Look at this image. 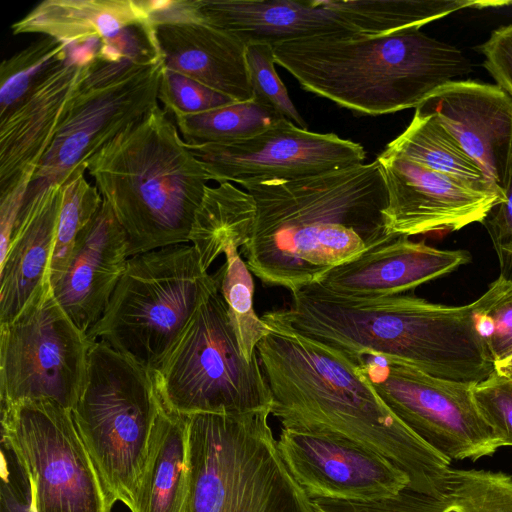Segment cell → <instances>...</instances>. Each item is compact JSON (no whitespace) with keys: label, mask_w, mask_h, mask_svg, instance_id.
Listing matches in <instances>:
<instances>
[{"label":"cell","mask_w":512,"mask_h":512,"mask_svg":"<svg viewBox=\"0 0 512 512\" xmlns=\"http://www.w3.org/2000/svg\"><path fill=\"white\" fill-rule=\"evenodd\" d=\"M240 185L256 204L240 253L263 284L291 294L396 236L386 230L387 190L376 159L298 179L252 178Z\"/></svg>","instance_id":"cell-1"},{"label":"cell","mask_w":512,"mask_h":512,"mask_svg":"<svg viewBox=\"0 0 512 512\" xmlns=\"http://www.w3.org/2000/svg\"><path fill=\"white\" fill-rule=\"evenodd\" d=\"M269 329L256 351L281 427L353 441L400 467L407 488L430 493L451 460L386 406L354 361L297 333Z\"/></svg>","instance_id":"cell-2"},{"label":"cell","mask_w":512,"mask_h":512,"mask_svg":"<svg viewBox=\"0 0 512 512\" xmlns=\"http://www.w3.org/2000/svg\"><path fill=\"white\" fill-rule=\"evenodd\" d=\"M474 303L451 306L411 294L347 297L311 283L292 293L288 308L261 319L336 349L352 360L378 354L428 375L478 383L494 362L473 323Z\"/></svg>","instance_id":"cell-3"},{"label":"cell","mask_w":512,"mask_h":512,"mask_svg":"<svg viewBox=\"0 0 512 512\" xmlns=\"http://www.w3.org/2000/svg\"><path fill=\"white\" fill-rule=\"evenodd\" d=\"M272 46L276 64L305 91L357 115L416 109L473 70L463 51L420 30L380 37L326 35Z\"/></svg>","instance_id":"cell-4"},{"label":"cell","mask_w":512,"mask_h":512,"mask_svg":"<svg viewBox=\"0 0 512 512\" xmlns=\"http://www.w3.org/2000/svg\"><path fill=\"white\" fill-rule=\"evenodd\" d=\"M84 166L125 231L129 257L189 243L209 178L159 105Z\"/></svg>","instance_id":"cell-5"},{"label":"cell","mask_w":512,"mask_h":512,"mask_svg":"<svg viewBox=\"0 0 512 512\" xmlns=\"http://www.w3.org/2000/svg\"><path fill=\"white\" fill-rule=\"evenodd\" d=\"M271 409L186 416L190 494L186 512H314L268 423Z\"/></svg>","instance_id":"cell-6"},{"label":"cell","mask_w":512,"mask_h":512,"mask_svg":"<svg viewBox=\"0 0 512 512\" xmlns=\"http://www.w3.org/2000/svg\"><path fill=\"white\" fill-rule=\"evenodd\" d=\"M190 243L129 257L100 320L87 332L150 373L204 298L218 288Z\"/></svg>","instance_id":"cell-7"},{"label":"cell","mask_w":512,"mask_h":512,"mask_svg":"<svg viewBox=\"0 0 512 512\" xmlns=\"http://www.w3.org/2000/svg\"><path fill=\"white\" fill-rule=\"evenodd\" d=\"M161 401L151 373L93 342L72 416L114 503L132 509Z\"/></svg>","instance_id":"cell-8"},{"label":"cell","mask_w":512,"mask_h":512,"mask_svg":"<svg viewBox=\"0 0 512 512\" xmlns=\"http://www.w3.org/2000/svg\"><path fill=\"white\" fill-rule=\"evenodd\" d=\"M151 375L162 405L178 415L272 407L259 359L244 358L219 286L200 303Z\"/></svg>","instance_id":"cell-9"},{"label":"cell","mask_w":512,"mask_h":512,"mask_svg":"<svg viewBox=\"0 0 512 512\" xmlns=\"http://www.w3.org/2000/svg\"><path fill=\"white\" fill-rule=\"evenodd\" d=\"M203 18L250 42H278L326 35L380 37L421 27L479 0H198Z\"/></svg>","instance_id":"cell-10"},{"label":"cell","mask_w":512,"mask_h":512,"mask_svg":"<svg viewBox=\"0 0 512 512\" xmlns=\"http://www.w3.org/2000/svg\"><path fill=\"white\" fill-rule=\"evenodd\" d=\"M1 443L25 478L36 512H111L115 503L70 409L51 400L3 406Z\"/></svg>","instance_id":"cell-11"},{"label":"cell","mask_w":512,"mask_h":512,"mask_svg":"<svg viewBox=\"0 0 512 512\" xmlns=\"http://www.w3.org/2000/svg\"><path fill=\"white\" fill-rule=\"evenodd\" d=\"M92 344L47 287L13 321L0 325L1 407L51 400L72 410Z\"/></svg>","instance_id":"cell-12"},{"label":"cell","mask_w":512,"mask_h":512,"mask_svg":"<svg viewBox=\"0 0 512 512\" xmlns=\"http://www.w3.org/2000/svg\"><path fill=\"white\" fill-rule=\"evenodd\" d=\"M163 57L150 63L95 60L31 186L60 184L158 105Z\"/></svg>","instance_id":"cell-13"},{"label":"cell","mask_w":512,"mask_h":512,"mask_svg":"<svg viewBox=\"0 0 512 512\" xmlns=\"http://www.w3.org/2000/svg\"><path fill=\"white\" fill-rule=\"evenodd\" d=\"M353 361L386 406L451 461H476L500 448L475 403V383L437 378L378 354Z\"/></svg>","instance_id":"cell-14"},{"label":"cell","mask_w":512,"mask_h":512,"mask_svg":"<svg viewBox=\"0 0 512 512\" xmlns=\"http://www.w3.org/2000/svg\"><path fill=\"white\" fill-rule=\"evenodd\" d=\"M218 184L252 178L298 179L363 163L364 147L335 133H317L287 119L252 137L187 144Z\"/></svg>","instance_id":"cell-15"},{"label":"cell","mask_w":512,"mask_h":512,"mask_svg":"<svg viewBox=\"0 0 512 512\" xmlns=\"http://www.w3.org/2000/svg\"><path fill=\"white\" fill-rule=\"evenodd\" d=\"M276 444L310 499L373 501L393 497L409 486L400 467L344 438L281 428Z\"/></svg>","instance_id":"cell-16"},{"label":"cell","mask_w":512,"mask_h":512,"mask_svg":"<svg viewBox=\"0 0 512 512\" xmlns=\"http://www.w3.org/2000/svg\"><path fill=\"white\" fill-rule=\"evenodd\" d=\"M376 160L387 190L383 215L390 235L458 231L483 223L505 200L502 194L482 191L406 159L379 154Z\"/></svg>","instance_id":"cell-17"},{"label":"cell","mask_w":512,"mask_h":512,"mask_svg":"<svg viewBox=\"0 0 512 512\" xmlns=\"http://www.w3.org/2000/svg\"><path fill=\"white\" fill-rule=\"evenodd\" d=\"M98 47V41L70 47L66 62L0 117V195L22 180L33 181L72 100L97 59Z\"/></svg>","instance_id":"cell-18"},{"label":"cell","mask_w":512,"mask_h":512,"mask_svg":"<svg viewBox=\"0 0 512 512\" xmlns=\"http://www.w3.org/2000/svg\"><path fill=\"white\" fill-rule=\"evenodd\" d=\"M504 195L512 179V98L498 85L456 80L421 106Z\"/></svg>","instance_id":"cell-19"},{"label":"cell","mask_w":512,"mask_h":512,"mask_svg":"<svg viewBox=\"0 0 512 512\" xmlns=\"http://www.w3.org/2000/svg\"><path fill=\"white\" fill-rule=\"evenodd\" d=\"M471 261L465 250H441L395 236L323 273L315 282L347 297L403 294Z\"/></svg>","instance_id":"cell-20"},{"label":"cell","mask_w":512,"mask_h":512,"mask_svg":"<svg viewBox=\"0 0 512 512\" xmlns=\"http://www.w3.org/2000/svg\"><path fill=\"white\" fill-rule=\"evenodd\" d=\"M128 259L125 231L103 200L79 234L64 273L52 287L61 308L83 332L102 317Z\"/></svg>","instance_id":"cell-21"},{"label":"cell","mask_w":512,"mask_h":512,"mask_svg":"<svg viewBox=\"0 0 512 512\" xmlns=\"http://www.w3.org/2000/svg\"><path fill=\"white\" fill-rule=\"evenodd\" d=\"M62 187L53 183L30 186L28 190L9 249L0 261V325L13 321L50 286Z\"/></svg>","instance_id":"cell-22"},{"label":"cell","mask_w":512,"mask_h":512,"mask_svg":"<svg viewBox=\"0 0 512 512\" xmlns=\"http://www.w3.org/2000/svg\"><path fill=\"white\" fill-rule=\"evenodd\" d=\"M165 67L236 102L253 99L246 44L203 16L154 25Z\"/></svg>","instance_id":"cell-23"},{"label":"cell","mask_w":512,"mask_h":512,"mask_svg":"<svg viewBox=\"0 0 512 512\" xmlns=\"http://www.w3.org/2000/svg\"><path fill=\"white\" fill-rule=\"evenodd\" d=\"M151 22V1L44 0L14 22L11 30L15 36L41 34L70 48Z\"/></svg>","instance_id":"cell-24"},{"label":"cell","mask_w":512,"mask_h":512,"mask_svg":"<svg viewBox=\"0 0 512 512\" xmlns=\"http://www.w3.org/2000/svg\"><path fill=\"white\" fill-rule=\"evenodd\" d=\"M161 401V400H160ZM190 461L186 416L161 408L131 512H186Z\"/></svg>","instance_id":"cell-25"},{"label":"cell","mask_w":512,"mask_h":512,"mask_svg":"<svg viewBox=\"0 0 512 512\" xmlns=\"http://www.w3.org/2000/svg\"><path fill=\"white\" fill-rule=\"evenodd\" d=\"M256 216L253 197L230 182L207 185L195 212L189 243L206 271L232 244L240 249L250 238Z\"/></svg>","instance_id":"cell-26"},{"label":"cell","mask_w":512,"mask_h":512,"mask_svg":"<svg viewBox=\"0 0 512 512\" xmlns=\"http://www.w3.org/2000/svg\"><path fill=\"white\" fill-rule=\"evenodd\" d=\"M417 163L486 192L504 195L480 166L432 116L419 108L406 129L380 153ZM505 196V195H504Z\"/></svg>","instance_id":"cell-27"},{"label":"cell","mask_w":512,"mask_h":512,"mask_svg":"<svg viewBox=\"0 0 512 512\" xmlns=\"http://www.w3.org/2000/svg\"><path fill=\"white\" fill-rule=\"evenodd\" d=\"M410 512H512V475L448 467L430 493L407 488Z\"/></svg>","instance_id":"cell-28"},{"label":"cell","mask_w":512,"mask_h":512,"mask_svg":"<svg viewBox=\"0 0 512 512\" xmlns=\"http://www.w3.org/2000/svg\"><path fill=\"white\" fill-rule=\"evenodd\" d=\"M281 119L277 111L255 99L233 102L193 115L174 116L187 144L225 143L252 137Z\"/></svg>","instance_id":"cell-29"},{"label":"cell","mask_w":512,"mask_h":512,"mask_svg":"<svg viewBox=\"0 0 512 512\" xmlns=\"http://www.w3.org/2000/svg\"><path fill=\"white\" fill-rule=\"evenodd\" d=\"M225 262L215 272L219 291L226 303L228 315L234 328L240 350L250 362L256 359L259 342L270 329L254 309V281L240 248L234 244L224 252Z\"/></svg>","instance_id":"cell-30"},{"label":"cell","mask_w":512,"mask_h":512,"mask_svg":"<svg viewBox=\"0 0 512 512\" xmlns=\"http://www.w3.org/2000/svg\"><path fill=\"white\" fill-rule=\"evenodd\" d=\"M85 171V167L77 168L62 187L61 207L48 276L51 288L64 273L79 234L103 202L96 185L87 181Z\"/></svg>","instance_id":"cell-31"},{"label":"cell","mask_w":512,"mask_h":512,"mask_svg":"<svg viewBox=\"0 0 512 512\" xmlns=\"http://www.w3.org/2000/svg\"><path fill=\"white\" fill-rule=\"evenodd\" d=\"M68 57L67 45L43 37L3 60L0 66V117L13 109Z\"/></svg>","instance_id":"cell-32"},{"label":"cell","mask_w":512,"mask_h":512,"mask_svg":"<svg viewBox=\"0 0 512 512\" xmlns=\"http://www.w3.org/2000/svg\"><path fill=\"white\" fill-rule=\"evenodd\" d=\"M473 303L475 331L496 366L512 354V277L501 274Z\"/></svg>","instance_id":"cell-33"},{"label":"cell","mask_w":512,"mask_h":512,"mask_svg":"<svg viewBox=\"0 0 512 512\" xmlns=\"http://www.w3.org/2000/svg\"><path fill=\"white\" fill-rule=\"evenodd\" d=\"M245 57L253 99L271 107L300 128L307 129L306 122L294 106L284 83L276 72L272 44L247 43Z\"/></svg>","instance_id":"cell-34"},{"label":"cell","mask_w":512,"mask_h":512,"mask_svg":"<svg viewBox=\"0 0 512 512\" xmlns=\"http://www.w3.org/2000/svg\"><path fill=\"white\" fill-rule=\"evenodd\" d=\"M158 100L173 117L198 114L236 102L166 67L159 84Z\"/></svg>","instance_id":"cell-35"},{"label":"cell","mask_w":512,"mask_h":512,"mask_svg":"<svg viewBox=\"0 0 512 512\" xmlns=\"http://www.w3.org/2000/svg\"><path fill=\"white\" fill-rule=\"evenodd\" d=\"M473 397L500 447L512 446V379L494 371L475 383Z\"/></svg>","instance_id":"cell-36"},{"label":"cell","mask_w":512,"mask_h":512,"mask_svg":"<svg viewBox=\"0 0 512 512\" xmlns=\"http://www.w3.org/2000/svg\"><path fill=\"white\" fill-rule=\"evenodd\" d=\"M478 50L484 56L483 67L512 98V25L494 30Z\"/></svg>","instance_id":"cell-37"},{"label":"cell","mask_w":512,"mask_h":512,"mask_svg":"<svg viewBox=\"0 0 512 512\" xmlns=\"http://www.w3.org/2000/svg\"><path fill=\"white\" fill-rule=\"evenodd\" d=\"M31 183V180H22L14 188L0 195V261L9 249L15 223Z\"/></svg>","instance_id":"cell-38"},{"label":"cell","mask_w":512,"mask_h":512,"mask_svg":"<svg viewBox=\"0 0 512 512\" xmlns=\"http://www.w3.org/2000/svg\"><path fill=\"white\" fill-rule=\"evenodd\" d=\"M483 223L497 254L512 246V179L505 193V200L493 209Z\"/></svg>","instance_id":"cell-39"},{"label":"cell","mask_w":512,"mask_h":512,"mask_svg":"<svg viewBox=\"0 0 512 512\" xmlns=\"http://www.w3.org/2000/svg\"><path fill=\"white\" fill-rule=\"evenodd\" d=\"M495 371L507 375L512 371V354L495 366Z\"/></svg>","instance_id":"cell-40"},{"label":"cell","mask_w":512,"mask_h":512,"mask_svg":"<svg viewBox=\"0 0 512 512\" xmlns=\"http://www.w3.org/2000/svg\"><path fill=\"white\" fill-rule=\"evenodd\" d=\"M498 257H499V262H500L501 267L504 265V263L506 262L507 259H510L512 262V246L503 249L498 254Z\"/></svg>","instance_id":"cell-41"},{"label":"cell","mask_w":512,"mask_h":512,"mask_svg":"<svg viewBox=\"0 0 512 512\" xmlns=\"http://www.w3.org/2000/svg\"><path fill=\"white\" fill-rule=\"evenodd\" d=\"M506 376H509L512 379V371L508 373Z\"/></svg>","instance_id":"cell-42"}]
</instances>
